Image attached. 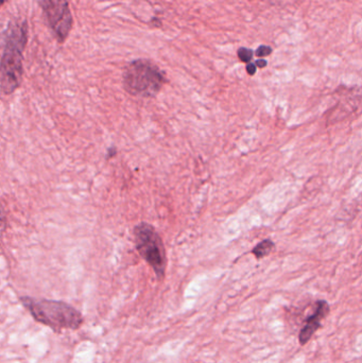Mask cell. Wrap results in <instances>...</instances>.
<instances>
[{"instance_id": "6da1fadb", "label": "cell", "mask_w": 362, "mask_h": 363, "mask_svg": "<svg viewBox=\"0 0 362 363\" xmlns=\"http://www.w3.org/2000/svg\"><path fill=\"white\" fill-rule=\"evenodd\" d=\"M28 42V23L23 19L10 21L4 32L1 57V91L4 95L14 93L23 80V52Z\"/></svg>"}, {"instance_id": "7a4b0ae2", "label": "cell", "mask_w": 362, "mask_h": 363, "mask_svg": "<svg viewBox=\"0 0 362 363\" xmlns=\"http://www.w3.org/2000/svg\"><path fill=\"white\" fill-rule=\"evenodd\" d=\"M21 302L35 321L52 328L55 332L76 330L84 322L80 311L67 303L45 298L38 300L29 296H23Z\"/></svg>"}, {"instance_id": "3957f363", "label": "cell", "mask_w": 362, "mask_h": 363, "mask_svg": "<svg viewBox=\"0 0 362 363\" xmlns=\"http://www.w3.org/2000/svg\"><path fill=\"white\" fill-rule=\"evenodd\" d=\"M123 87L135 97H155L166 83V74L150 60L138 59L130 62L123 70Z\"/></svg>"}, {"instance_id": "277c9868", "label": "cell", "mask_w": 362, "mask_h": 363, "mask_svg": "<svg viewBox=\"0 0 362 363\" xmlns=\"http://www.w3.org/2000/svg\"><path fill=\"white\" fill-rule=\"evenodd\" d=\"M135 245L142 259L153 269L159 281L165 277L167 267L165 245L151 224L142 222L134 228Z\"/></svg>"}, {"instance_id": "5b68a950", "label": "cell", "mask_w": 362, "mask_h": 363, "mask_svg": "<svg viewBox=\"0 0 362 363\" xmlns=\"http://www.w3.org/2000/svg\"><path fill=\"white\" fill-rule=\"evenodd\" d=\"M43 13L57 42L63 44L74 26V17L68 0H40Z\"/></svg>"}, {"instance_id": "8992f818", "label": "cell", "mask_w": 362, "mask_h": 363, "mask_svg": "<svg viewBox=\"0 0 362 363\" xmlns=\"http://www.w3.org/2000/svg\"><path fill=\"white\" fill-rule=\"evenodd\" d=\"M329 305L327 301L320 300L316 303V311L314 315H310L306 319L305 325L302 328L301 332L299 334V342L301 345H307L310 339L312 338L317 330L320 328L321 322L323 319L329 315Z\"/></svg>"}, {"instance_id": "52a82bcc", "label": "cell", "mask_w": 362, "mask_h": 363, "mask_svg": "<svg viewBox=\"0 0 362 363\" xmlns=\"http://www.w3.org/2000/svg\"><path fill=\"white\" fill-rule=\"evenodd\" d=\"M276 243L270 239H266V240L259 242L254 249L252 250V254L257 258V259H261V258L266 257V256L271 254L273 251Z\"/></svg>"}, {"instance_id": "ba28073f", "label": "cell", "mask_w": 362, "mask_h": 363, "mask_svg": "<svg viewBox=\"0 0 362 363\" xmlns=\"http://www.w3.org/2000/svg\"><path fill=\"white\" fill-rule=\"evenodd\" d=\"M238 57H239L240 61L244 62V63H251L252 61L253 55H254V52H253L251 49L244 48V47H242V48L238 49L237 51Z\"/></svg>"}, {"instance_id": "9c48e42d", "label": "cell", "mask_w": 362, "mask_h": 363, "mask_svg": "<svg viewBox=\"0 0 362 363\" xmlns=\"http://www.w3.org/2000/svg\"><path fill=\"white\" fill-rule=\"evenodd\" d=\"M272 48L270 46H266V45H261L257 48V50L255 51V55L259 57H268V55H271Z\"/></svg>"}, {"instance_id": "30bf717a", "label": "cell", "mask_w": 362, "mask_h": 363, "mask_svg": "<svg viewBox=\"0 0 362 363\" xmlns=\"http://www.w3.org/2000/svg\"><path fill=\"white\" fill-rule=\"evenodd\" d=\"M247 72H248L250 76H254L256 74L257 66L255 65V63H248L247 64Z\"/></svg>"}, {"instance_id": "8fae6325", "label": "cell", "mask_w": 362, "mask_h": 363, "mask_svg": "<svg viewBox=\"0 0 362 363\" xmlns=\"http://www.w3.org/2000/svg\"><path fill=\"white\" fill-rule=\"evenodd\" d=\"M267 64H268V62L264 59H259V60H257L256 62H255V65H256L257 67H259V68H265L266 66H267Z\"/></svg>"}, {"instance_id": "7c38bea8", "label": "cell", "mask_w": 362, "mask_h": 363, "mask_svg": "<svg viewBox=\"0 0 362 363\" xmlns=\"http://www.w3.org/2000/svg\"><path fill=\"white\" fill-rule=\"evenodd\" d=\"M6 0H1V4H4V2H6Z\"/></svg>"}]
</instances>
